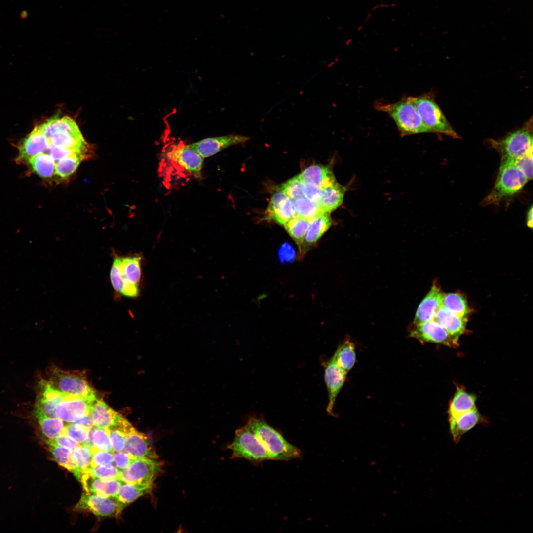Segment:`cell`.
<instances>
[{
    "label": "cell",
    "mask_w": 533,
    "mask_h": 533,
    "mask_svg": "<svg viewBox=\"0 0 533 533\" xmlns=\"http://www.w3.org/2000/svg\"><path fill=\"white\" fill-rule=\"evenodd\" d=\"M245 426L260 439L269 453L271 459L288 460L301 457V451L298 448L260 419L250 418Z\"/></svg>",
    "instance_id": "1"
},
{
    "label": "cell",
    "mask_w": 533,
    "mask_h": 533,
    "mask_svg": "<svg viewBox=\"0 0 533 533\" xmlns=\"http://www.w3.org/2000/svg\"><path fill=\"white\" fill-rule=\"evenodd\" d=\"M528 179L513 160L502 158L493 189L483 201L485 205L497 202L519 192Z\"/></svg>",
    "instance_id": "2"
},
{
    "label": "cell",
    "mask_w": 533,
    "mask_h": 533,
    "mask_svg": "<svg viewBox=\"0 0 533 533\" xmlns=\"http://www.w3.org/2000/svg\"><path fill=\"white\" fill-rule=\"evenodd\" d=\"M378 108L389 115L403 135L431 132L409 97L392 104L379 105Z\"/></svg>",
    "instance_id": "3"
},
{
    "label": "cell",
    "mask_w": 533,
    "mask_h": 533,
    "mask_svg": "<svg viewBox=\"0 0 533 533\" xmlns=\"http://www.w3.org/2000/svg\"><path fill=\"white\" fill-rule=\"evenodd\" d=\"M49 382L60 392L95 401L94 390L90 386L85 375L79 371H66L52 367L49 371Z\"/></svg>",
    "instance_id": "4"
},
{
    "label": "cell",
    "mask_w": 533,
    "mask_h": 533,
    "mask_svg": "<svg viewBox=\"0 0 533 533\" xmlns=\"http://www.w3.org/2000/svg\"><path fill=\"white\" fill-rule=\"evenodd\" d=\"M532 119L522 128L510 133L500 140H490L491 146L501 158L513 160L533 153Z\"/></svg>",
    "instance_id": "5"
},
{
    "label": "cell",
    "mask_w": 533,
    "mask_h": 533,
    "mask_svg": "<svg viewBox=\"0 0 533 533\" xmlns=\"http://www.w3.org/2000/svg\"><path fill=\"white\" fill-rule=\"evenodd\" d=\"M424 125L431 132H437L458 138L434 99L430 95L409 97Z\"/></svg>",
    "instance_id": "6"
},
{
    "label": "cell",
    "mask_w": 533,
    "mask_h": 533,
    "mask_svg": "<svg viewBox=\"0 0 533 533\" xmlns=\"http://www.w3.org/2000/svg\"><path fill=\"white\" fill-rule=\"evenodd\" d=\"M228 448L234 457L243 458L253 462L271 459L269 453L251 431L246 426L236 431L234 439Z\"/></svg>",
    "instance_id": "7"
},
{
    "label": "cell",
    "mask_w": 533,
    "mask_h": 533,
    "mask_svg": "<svg viewBox=\"0 0 533 533\" xmlns=\"http://www.w3.org/2000/svg\"><path fill=\"white\" fill-rule=\"evenodd\" d=\"M161 467L158 459L136 458L126 468L121 471L119 480L127 483L153 485Z\"/></svg>",
    "instance_id": "8"
},
{
    "label": "cell",
    "mask_w": 533,
    "mask_h": 533,
    "mask_svg": "<svg viewBox=\"0 0 533 533\" xmlns=\"http://www.w3.org/2000/svg\"><path fill=\"white\" fill-rule=\"evenodd\" d=\"M74 510L90 512L101 517H118L122 509L114 496H105L84 491Z\"/></svg>",
    "instance_id": "9"
},
{
    "label": "cell",
    "mask_w": 533,
    "mask_h": 533,
    "mask_svg": "<svg viewBox=\"0 0 533 533\" xmlns=\"http://www.w3.org/2000/svg\"><path fill=\"white\" fill-rule=\"evenodd\" d=\"M410 336L423 343L440 344L450 347H457L459 344L458 339L451 335L434 320L413 324Z\"/></svg>",
    "instance_id": "10"
},
{
    "label": "cell",
    "mask_w": 533,
    "mask_h": 533,
    "mask_svg": "<svg viewBox=\"0 0 533 533\" xmlns=\"http://www.w3.org/2000/svg\"><path fill=\"white\" fill-rule=\"evenodd\" d=\"M167 156L183 169L196 178L201 177L203 158L182 143L170 147Z\"/></svg>",
    "instance_id": "11"
},
{
    "label": "cell",
    "mask_w": 533,
    "mask_h": 533,
    "mask_svg": "<svg viewBox=\"0 0 533 533\" xmlns=\"http://www.w3.org/2000/svg\"><path fill=\"white\" fill-rule=\"evenodd\" d=\"M94 401L83 398L66 395L55 409V417L64 422L75 423L90 414Z\"/></svg>",
    "instance_id": "12"
},
{
    "label": "cell",
    "mask_w": 533,
    "mask_h": 533,
    "mask_svg": "<svg viewBox=\"0 0 533 533\" xmlns=\"http://www.w3.org/2000/svg\"><path fill=\"white\" fill-rule=\"evenodd\" d=\"M249 139L247 136L228 134L206 138L188 146L204 158L214 155L231 146L245 143Z\"/></svg>",
    "instance_id": "13"
},
{
    "label": "cell",
    "mask_w": 533,
    "mask_h": 533,
    "mask_svg": "<svg viewBox=\"0 0 533 533\" xmlns=\"http://www.w3.org/2000/svg\"><path fill=\"white\" fill-rule=\"evenodd\" d=\"M347 373L346 371L336 363L333 357L326 364L324 372V380L328 394L326 410L331 415H334L333 408L335 403L345 381Z\"/></svg>",
    "instance_id": "14"
},
{
    "label": "cell",
    "mask_w": 533,
    "mask_h": 533,
    "mask_svg": "<svg viewBox=\"0 0 533 533\" xmlns=\"http://www.w3.org/2000/svg\"><path fill=\"white\" fill-rule=\"evenodd\" d=\"M49 142L39 126H36L18 144L17 160L28 162L32 157L43 153L49 146Z\"/></svg>",
    "instance_id": "15"
},
{
    "label": "cell",
    "mask_w": 533,
    "mask_h": 533,
    "mask_svg": "<svg viewBox=\"0 0 533 533\" xmlns=\"http://www.w3.org/2000/svg\"><path fill=\"white\" fill-rule=\"evenodd\" d=\"M296 216L291 199L281 191L272 195L265 211V219L272 220L284 226Z\"/></svg>",
    "instance_id": "16"
},
{
    "label": "cell",
    "mask_w": 533,
    "mask_h": 533,
    "mask_svg": "<svg viewBox=\"0 0 533 533\" xmlns=\"http://www.w3.org/2000/svg\"><path fill=\"white\" fill-rule=\"evenodd\" d=\"M123 451L136 458H158L155 449L147 435L136 429L133 426L127 433Z\"/></svg>",
    "instance_id": "17"
},
{
    "label": "cell",
    "mask_w": 533,
    "mask_h": 533,
    "mask_svg": "<svg viewBox=\"0 0 533 533\" xmlns=\"http://www.w3.org/2000/svg\"><path fill=\"white\" fill-rule=\"evenodd\" d=\"M328 213L321 212L310 219L299 257L303 258L314 246L332 225Z\"/></svg>",
    "instance_id": "18"
},
{
    "label": "cell",
    "mask_w": 533,
    "mask_h": 533,
    "mask_svg": "<svg viewBox=\"0 0 533 533\" xmlns=\"http://www.w3.org/2000/svg\"><path fill=\"white\" fill-rule=\"evenodd\" d=\"M444 293L434 282L430 290L419 304L413 324L434 320L438 310L442 306Z\"/></svg>",
    "instance_id": "19"
},
{
    "label": "cell",
    "mask_w": 533,
    "mask_h": 533,
    "mask_svg": "<svg viewBox=\"0 0 533 533\" xmlns=\"http://www.w3.org/2000/svg\"><path fill=\"white\" fill-rule=\"evenodd\" d=\"M79 481L84 491L105 496H115L123 483L119 479H102L82 473Z\"/></svg>",
    "instance_id": "20"
},
{
    "label": "cell",
    "mask_w": 533,
    "mask_h": 533,
    "mask_svg": "<svg viewBox=\"0 0 533 533\" xmlns=\"http://www.w3.org/2000/svg\"><path fill=\"white\" fill-rule=\"evenodd\" d=\"M90 414L94 427L105 429L118 425L126 419L102 400L94 402Z\"/></svg>",
    "instance_id": "21"
},
{
    "label": "cell",
    "mask_w": 533,
    "mask_h": 533,
    "mask_svg": "<svg viewBox=\"0 0 533 533\" xmlns=\"http://www.w3.org/2000/svg\"><path fill=\"white\" fill-rule=\"evenodd\" d=\"M483 422L486 421L476 408L449 420L450 434L454 443L458 444L466 433Z\"/></svg>",
    "instance_id": "22"
},
{
    "label": "cell",
    "mask_w": 533,
    "mask_h": 533,
    "mask_svg": "<svg viewBox=\"0 0 533 533\" xmlns=\"http://www.w3.org/2000/svg\"><path fill=\"white\" fill-rule=\"evenodd\" d=\"M452 336L459 340L466 330L467 317H460L441 306L434 319Z\"/></svg>",
    "instance_id": "23"
},
{
    "label": "cell",
    "mask_w": 533,
    "mask_h": 533,
    "mask_svg": "<svg viewBox=\"0 0 533 533\" xmlns=\"http://www.w3.org/2000/svg\"><path fill=\"white\" fill-rule=\"evenodd\" d=\"M305 183H309L322 189L336 182L332 169L328 166L312 165L305 169L300 174Z\"/></svg>",
    "instance_id": "24"
},
{
    "label": "cell",
    "mask_w": 533,
    "mask_h": 533,
    "mask_svg": "<svg viewBox=\"0 0 533 533\" xmlns=\"http://www.w3.org/2000/svg\"><path fill=\"white\" fill-rule=\"evenodd\" d=\"M476 400L474 395L469 393L462 387L457 386L449 407V420L475 409Z\"/></svg>",
    "instance_id": "25"
},
{
    "label": "cell",
    "mask_w": 533,
    "mask_h": 533,
    "mask_svg": "<svg viewBox=\"0 0 533 533\" xmlns=\"http://www.w3.org/2000/svg\"><path fill=\"white\" fill-rule=\"evenodd\" d=\"M346 189L337 182L321 189V198L319 204L323 212L333 211L343 202Z\"/></svg>",
    "instance_id": "26"
},
{
    "label": "cell",
    "mask_w": 533,
    "mask_h": 533,
    "mask_svg": "<svg viewBox=\"0 0 533 533\" xmlns=\"http://www.w3.org/2000/svg\"><path fill=\"white\" fill-rule=\"evenodd\" d=\"M141 257L132 256L120 257V267L125 286L122 293L131 286H138L141 277Z\"/></svg>",
    "instance_id": "27"
},
{
    "label": "cell",
    "mask_w": 533,
    "mask_h": 533,
    "mask_svg": "<svg viewBox=\"0 0 533 533\" xmlns=\"http://www.w3.org/2000/svg\"><path fill=\"white\" fill-rule=\"evenodd\" d=\"M153 486L152 484H140L123 483L114 496L123 510L126 506L137 499L149 493Z\"/></svg>",
    "instance_id": "28"
},
{
    "label": "cell",
    "mask_w": 533,
    "mask_h": 533,
    "mask_svg": "<svg viewBox=\"0 0 533 533\" xmlns=\"http://www.w3.org/2000/svg\"><path fill=\"white\" fill-rule=\"evenodd\" d=\"M442 306L460 317H467L471 312L465 296L459 292L444 294Z\"/></svg>",
    "instance_id": "29"
},
{
    "label": "cell",
    "mask_w": 533,
    "mask_h": 533,
    "mask_svg": "<svg viewBox=\"0 0 533 533\" xmlns=\"http://www.w3.org/2000/svg\"><path fill=\"white\" fill-rule=\"evenodd\" d=\"M47 444L56 462L73 473L76 478L79 481L81 474L75 463L72 456V451L55 444L51 443H47Z\"/></svg>",
    "instance_id": "30"
},
{
    "label": "cell",
    "mask_w": 533,
    "mask_h": 533,
    "mask_svg": "<svg viewBox=\"0 0 533 533\" xmlns=\"http://www.w3.org/2000/svg\"><path fill=\"white\" fill-rule=\"evenodd\" d=\"M310 220L297 215L284 225L286 230L297 244L299 253L301 250Z\"/></svg>",
    "instance_id": "31"
},
{
    "label": "cell",
    "mask_w": 533,
    "mask_h": 533,
    "mask_svg": "<svg viewBox=\"0 0 533 533\" xmlns=\"http://www.w3.org/2000/svg\"><path fill=\"white\" fill-rule=\"evenodd\" d=\"M43 435L46 440H52L62 434L65 427L63 421L57 417L47 416L39 412H35Z\"/></svg>",
    "instance_id": "32"
},
{
    "label": "cell",
    "mask_w": 533,
    "mask_h": 533,
    "mask_svg": "<svg viewBox=\"0 0 533 533\" xmlns=\"http://www.w3.org/2000/svg\"><path fill=\"white\" fill-rule=\"evenodd\" d=\"M332 357L341 368L348 372L353 368L356 361L354 344L350 340H345L338 347Z\"/></svg>",
    "instance_id": "33"
},
{
    "label": "cell",
    "mask_w": 533,
    "mask_h": 533,
    "mask_svg": "<svg viewBox=\"0 0 533 533\" xmlns=\"http://www.w3.org/2000/svg\"><path fill=\"white\" fill-rule=\"evenodd\" d=\"M32 170L40 177H51L55 172V160L48 154L41 153L28 160Z\"/></svg>",
    "instance_id": "34"
},
{
    "label": "cell",
    "mask_w": 533,
    "mask_h": 533,
    "mask_svg": "<svg viewBox=\"0 0 533 533\" xmlns=\"http://www.w3.org/2000/svg\"><path fill=\"white\" fill-rule=\"evenodd\" d=\"M49 144L64 148H80L87 146L82 134L74 135L59 131L48 139Z\"/></svg>",
    "instance_id": "35"
},
{
    "label": "cell",
    "mask_w": 533,
    "mask_h": 533,
    "mask_svg": "<svg viewBox=\"0 0 533 533\" xmlns=\"http://www.w3.org/2000/svg\"><path fill=\"white\" fill-rule=\"evenodd\" d=\"M87 154L76 153L65 157L57 162L55 173L62 179L69 177L76 170L81 162Z\"/></svg>",
    "instance_id": "36"
},
{
    "label": "cell",
    "mask_w": 533,
    "mask_h": 533,
    "mask_svg": "<svg viewBox=\"0 0 533 533\" xmlns=\"http://www.w3.org/2000/svg\"><path fill=\"white\" fill-rule=\"evenodd\" d=\"M131 424L126 419L120 424L106 429L109 435L114 452L123 450Z\"/></svg>",
    "instance_id": "37"
},
{
    "label": "cell",
    "mask_w": 533,
    "mask_h": 533,
    "mask_svg": "<svg viewBox=\"0 0 533 533\" xmlns=\"http://www.w3.org/2000/svg\"><path fill=\"white\" fill-rule=\"evenodd\" d=\"M292 200L297 216L310 220L319 213L323 212L318 204L305 197H300Z\"/></svg>",
    "instance_id": "38"
},
{
    "label": "cell",
    "mask_w": 533,
    "mask_h": 533,
    "mask_svg": "<svg viewBox=\"0 0 533 533\" xmlns=\"http://www.w3.org/2000/svg\"><path fill=\"white\" fill-rule=\"evenodd\" d=\"M39 393L37 400L56 406L65 398L66 395L53 387L48 380H41L39 382Z\"/></svg>",
    "instance_id": "39"
},
{
    "label": "cell",
    "mask_w": 533,
    "mask_h": 533,
    "mask_svg": "<svg viewBox=\"0 0 533 533\" xmlns=\"http://www.w3.org/2000/svg\"><path fill=\"white\" fill-rule=\"evenodd\" d=\"M72 456L75 463L81 474L90 468L92 452L91 449L88 446L84 444H80L72 451Z\"/></svg>",
    "instance_id": "40"
},
{
    "label": "cell",
    "mask_w": 533,
    "mask_h": 533,
    "mask_svg": "<svg viewBox=\"0 0 533 533\" xmlns=\"http://www.w3.org/2000/svg\"><path fill=\"white\" fill-rule=\"evenodd\" d=\"M89 435L95 447L104 451L114 453L106 429L94 427L90 429Z\"/></svg>",
    "instance_id": "41"
},
{
    "label": "cell",
    "mask_w": 533,
    "mask_h": 533,
    "mask_svg": "<svg viewBox=\"0 0 533 533\" xmlns=\"http://www.w3.org/2000/svg\"><path fill=\"white\" fill-rule=\"evenodd\" d=\"M305 183L298 175L283 183L280 190L290 199L293 200L304 196L303 190Z\"/></svg>",
    "instance_id": "42"
},
{
    "label": "cell",
    "mask_w": 533,
    "mask_h": 533,
    "mask_svg": "<svg viewBox=\"0 0 533 533\" xmlns=\"http://www.w3.org/2000/svg\"><path fill=\"white\" fill-rule=\"evenodd\" d=\"M120 472L113 464H110L90 467L84 472L102 479H119Z\"/></svg>",
    "instance_id": "43"
},
{
    "label": "cell",
    "mask_w": 533,
    "mask_h": 533,
    "mask_svg": "<svg viewBox=\"0 0 533 533\" xmlns=\"http://www.w3.org/2000/svg\"><path fill=\"white\" fill-rule=\"evenodd\" d=\"M90 429L76 423L65 426L63 434L79 444H83L87 440Z\"/></svg>",
    "instance_id": "44"
},
{
    "label": "cell",
    "mask_w": 533,
    "mask_h": 533,
    "mask_svg": "<svg viewBox=\"0 0 533 533\" xmlns=\"http://www.w3.org/2000/svg\"><path fill=\"white\" fill-rule=\"evenodd\" d=\"M47 150L48 154L53 158L55 161L74 154L83 153L87 154H86L87 146L80 148H64L50 144Z\"/></svg>",
    "instance_id": "45"
},
{
    "label": "cell",
    "mask_w": 533,
    "mask_h": 533,
    "mask_svg": "<svg viewBox=\"0 0 533 533\" xmlns=\"http://www.w3.org/2000/svg\"><path fill=\"white\" fill-rule=\"evenodd\" d=\"M110 279L114 289L122 294L125 284L120 267V257H116L114 260L110 271Z\"/></svg>",
    "instance_id": "46"
},
{
    "label": "cell",
    "mask_w": 533,
    "mask_h": 533,
    "mask_svg": "<svg viewBox=\"0 0 533 533\" xmlns=\"http://www.w3.org/2000/svg\"><path fill=\"white\" fill-rule=\"evenodd\" d=\"M92 458L91 467L113 464V453L99 450L96 447L91 449Z\"/></svg>",
    "instance_id": "47"
},
{
    "label": "cell",
    "mask_w": 533,
    "mask_h": 533,
    "mask_svg": "<svg viewBox=\"0 0 533 533\" xmlns=\"http://www.w3.org/2000/svg\"><path fill=\"white\" fill-rule=\"evenodd\" d=\"M136 458L123 451L113 453V464L121 471L126 468Z\"/></svg>",
    "instance_id": "48"
},
{
    "label": "cell",
    "mask_w": 533,
    "mask_h": 533,
    "mask_svg": "<svg viewBox=\"0 0 533 533\" xmlns=\"http://www.w3.org/2000/svg\"><path fill=\"white\" fill-rule=\"evenodd\" d=\"M513 161L528 180H531L533 178V153Z\"/></svg>",
    "instance_id": "49"
},
{
    "label": "cell",
    "mask_w": 533,
    "mask_h": 533,
    "mask_svg": "<svg viewBox=\"0 0 533 533\" xmlns=\"http://www.w3.org/2000/svg\"><path fill=\"white\" fill-rule=\"evenodd\" d=\"M303 193V195L305 198L318 205L319 204L321 198V189L312 184L305 183Z\"/></svg>",
    "instance_id": "50"
},
{
    "label": "cell",
    "mask_w": 533,
    "mask_h": 533,
    "mask_svg": "<svg viewBox=\"0 0 533 533\" xmlns=\"http://www.w3.org/2000/svg\"><path fill=\"white\" fill-rule=\"evenodd\" d=\"M47 443L55 444L73 451L80 444L72 439L67 435L61 434L52 440H46Z\"/></svg>",
    "instance_id": "51"
},
{
    "label": "cell",
    "mask_w": 533,
    "mask_h": 533,
    "mask_svg": "<svg viewBox=\"0 0 533 533\" xmlns=\"http://www.w3.org/2000/svg\"><path fill=\"white\" fill-rule=\"evenodd\" d=\"M280 257L284 260H289L293 257L294 251L292 247L288 244H284L280 248Z\"/></svg>",
    "instance_id": "52"
},
{
    "label": "cell",
    "mask_w": 533,
    "mask_h": 533,
    "mask_svg": "<svg viewBox=\"0 0 533 533\" xmlns=\"http://www.w3.org/2000/svg\"><path fill=\"white\" fill-rule=\"evenodd\" d=\"M75 423L80 425L88 429H91L94 427L91 414H89L84 416Z\"/></svg>",
    "instance_id": "53"
},
{
    "label": "cell",
    "mask_w": 533,
    "mask_h": 533,
    "mask_svg": "<svg viewBox=\"0 0 533 533\" xmlns=\"http://www.w3.org/2000/svg\"><path fill=\"white\" fill-rule=\"evenodd\" d=\"M527 225L531 229L533 227V206L529 208L527 215Z\"/></svg>",
    "instance_id": "54"
},
{
    "label": "cell",
    "mask_w": 533,
    "mask_h": 533,
    "mask_svg": "<svg viewBox=\"0 0 533 533\" xmlns=\"http://www.w3.org/2000/svg\"><path fill=\"white\" fill-rule=\"evenodd\" d=\"M29 14L26 10H23L20 14V18L21 19H26L28 18Z\"/></svg>",
    "instance_id": "55"
}]
</instances>
